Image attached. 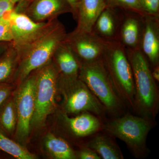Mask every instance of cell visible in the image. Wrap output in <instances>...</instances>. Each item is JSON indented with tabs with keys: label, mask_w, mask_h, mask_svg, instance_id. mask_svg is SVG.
<instances>
[{
	"label": "cell",
	"mask_w": 159,
	"mask_h": 159,
	"mask_svg": "<svg viewBox=\"0 0 159 159\" xmlns=\"http://www.w3.org/2000/svg\"><path fill=\"white\" fill-rule=\"evenodd\" d=\"M140 50L152 67L159 65V17L146 15Z\"/></svg>",
	"instance_id": "obj_14"
},
{
	"label": "cell",
	"mask_w": 159,
	"mask_h": 159,
	"mask_svg": "<svg viewBox=\"0 0 159 159\" xmlns=\"http://www.w3.org/2000/svg\"><path fill=\"white\" fill-rule=\"evenodd\" d=\"M146 15L159 17V0H139Z\"/></svg>",
	"instance_id": "obj_24"
},
{
	"label": "cell",
	"mask_w": 159,
	"mask_h": 159,
	"mask_svg": "<svg viewBox=\"0 0 159 159\" xmlns=\"http://www.w3.org/2000/svg\"><path fill=\"white\" fill-rule=\"evenodd\" d=\"M5 18H0V22H2V21L3 20L5 19Z\"/></svg>",
	"instance_id": "obj_33"
},
{
	"label": "cell",
	"mask_w": 159,
	"mask_h": 159,
	"mask_svg": "<svg viewBox=\"0 0 159 159\" xmlns=\"http://www.w3.org/2000/svg\"><path fill=\"white\" fill-rule=\"evenodd\" d=\"M14 5L10 0H0V18H6L13 11Z\"/></svg>",
	"instance_id": "obj_28"
},
{
	"label": "cell",
	"mask_w": 159,
	"mask_h": 159,
	"mask_svg": "<svg viewBox=\"0 0 159 159\" xmlns=\"http://www.w3.org/2000/svg\"><path fill=\"white\" fill-rule=\"evenodd\" d=\"M34 72V110L31 133L42 127L49 115L57 109L56 99L59 74L53 59Z\"/></svg>",
	"instance_id": "obj_5"
},
{
	"label": "cell",
	"mask_w": 159,
	"mask_h": 159,
	"mask_svg": "<svg viewBox=\"0 0 159 159\" xmlns=\"http://www.w3.org/2000/svg\"><path fill=\"white\" fill-rule=\"evenodd\" d=\"M52 59L61 75L78 76L81 62L64 41L56 49Z\"/></svg>",
	"instance_id": "obj_18"
},
{
	"label": "cell",
	"mask_w": 159,
	"mask_h": 159,
	"mask_svg": "<svg viewBox=\"0 0 159 159\" xmlns=\"http://www.w3.org/2000/svg\"><path fill=\"white\" fill-rule=\"evenodd\" d=\"M57 88V93L62 97L61 111L68 115L88 112L101 116L105 112L102 103L78 76L66 77L59 74Z\"/></svg>",
	"instance_id": "obj_7"
},
{
	"label": "cell",
	"mask_w": 159,
	"mask_h": 159,
	"mask_svg": "<svg viewBox=\"0 0 159 159\" xmlns=\"http://www.w3.org/2000/svg\"><path fill=\"white\" fill-rule=\"evenodd\" d=\"M106 6L105 0H79L74 17L77 23L75 30L91 33L97 18Z\"/></svg>",
	"instance_id": "obj_16"
},
{
	"label": "cell",
	"mask_w": 159,
	"mask_h": 159,
	"mask_svg": "<svg viewBox=\"0 0 159 159\" xmlns=\"http://www.w3.org/2000/svg\"><path fill=\"white\" fill-rule=\"evenodd\" d=\"M14 10L25 14L36 22L56 19L61 15L73 12L68 0H29L15 6Z\"/></svg>",
	"instance_id": "obj_10"
},
{
	"label": "cell",
	"mask_w": 159,
	"mask_h": 159,
	"mask_svg": "<svg viewBox=\"0 0 159 159\" xmlns=\"http://www.w3.org/2000/svg\"><path fill=\"white\" fill-rule=\"evenodd\" d=\"M34 80L33 72L14 90L17 122L13 139L25 146L31 133V122L34 115Z\"/></svg>",
	"instance_id": "obj_8"
},
{
	"label": "cell",
	"mask_w": 159,
	"mask_h": 159,
	"mask_svg": "<svg viewBox=\"0 0 159 159\" xmlns=\"http://www.w3.org/2000/svg\"><path fill=\"white\" fill-rule=\"evenodd\" d=\"M44 148L51 158L55 159H76V151L68 142L54 134H49L43 139Z\"/></svg>",
	"instance_id": "obj_20"
},
{
	"label": "cell",
	"mask_w": 159,
	"mask_h": 159,
	"mask_svg": "<svg viewBox=\"0 0 159 159\" xmlns=\"http://www.w3.org/2000/svg\"><path fill=\"white\" fill-rule=\"evenodd\" d=\"M58 122L61 130L64 135L71 139H84L91 136L102 129V124L97 116L84 112L70 117L60 111Z\"/></svg>",
	"instance_id": "obj_9"
},
{
	"label": "cell",
	"mask_w": 159,
	"mask_h": 159,
	"mask_svg": "<svg viewBox=\"0 0 159 159\" xmlns=\"http://www.w3.org/2000/svg\"><path fill=\"white\" fill-rule=\"evenodd\" d=\"M134 83L135 110L141 116L154 119L159 111V92L149 62L140 49L126 50Z\"/></svg>",
	"instance_id": "obj_2"
},
{
	"label": "cell",
	"mask_w": 159,
	"mask_h": 159,
	"mask_svg": "<svg viewBox=\"0 0 159 159\" xmlns=\"http://www.w3.org/2000/svg\"><path fill=\"white\" fill-rule=\"evenodd\" d=\"M152 74L154 79L157 82L159 81V65L153 67V70L152 71Z\"/></svg>",
	"instance_id": "obj_30"
},
{
	"label": "cell",
	"mask_w": 159,
	"mask_h": 159,
	"mask_svg": "<svg viewBox=\"0 0 159 159\" xmlns=\"http://www.w3.org/2000/svg\"><path fill=\"white\" fill-rule=\"evenodd\" d=\"M99 132L93 135L84 145L95 151L101 159H124L121 149L113 137L105 131Z\"/></svg>",
	"instance_id": "obj_17"
},
{
	"label": "cell",
	"mask_w": 159,
	"mask_h": 159,
	"mask_svg": "<svg viewBox=\"0 0 159 159\" xmlns=\"http://www.w3.org/2000/svg\"><path fill=\"white\" fill-rule=\"evenodd\" d=\"M14 90L11 84H0V106L8 99Z\"/></svg>",
	"instance_id": "obj_27"
},
{
	"label": "cell",
	"mask_w": 159,
	"mask_h": 159,
	"mask_svg": "<svg viewBox=\"0 0 159 159\" xmlns=\"http://www.w3.org/2000/svg\"><path fill=\"white\" fill-rule=\"evenodd\" d=\"M76 158L79 159H100V157L93 150L84 145L78 151H76Z\"/></svg>",
	"instance_id": "obj_26"
},
{
	"label": "cell",
	"mask_w": 159,
	"mask_h": 159,
	"mask_svg": "<svg viewBox=\"0 0 159 159\" xmlns=\"http://www.w3.org/2000/svg\"><path fill=\"white\" fill-rule=\"evenodd\" d=\"M66 34L65 27L56 19L34 39L20 48L15 47L19 62L11 84L18 85L32 72L50 62Z\"/></svg>",
	"instance_id": "obj_1"
},
{
	"label": "cell",
	"mask_w": 159,
	"mask_h": 159,
	"mask_svg": "<svg viewBox=\"0 0 159 159\" xmlns=\"http://www.w3.org/2000/svg\"><path fill=\"white\" fill-rule=\"evenodd\" d=\"M121 19L117 41L126 50L140 49L144 16L132 11L120 10Z\"/></svg>",
	"instance_id": "obj_13"
},
{
	"label": "cell",
	"mask_w": 159,
	"mask_h": 159,
	"mask_svg": "<svg viewBox=\"0 0 159 159\" xmlns=\"http://www.w3.org/2000/svg\"><path fill=\"white\" fill-rule=\"evenodd\" d=\"M14 90L0 106V131L13 139L17 122Z\"/></svg>",
	"instance_id": "obj_19"
},
{
	"label": "cell",
	"mask_w": 159,
	"mask_h": 159,
	"mask_svg": "<svg viewBox=\"0 0 159 159\" xmlns=\"http://www.w3.org/2000/svg\"><path fill=\"white\" fill-rule=\"evenodd\" d=\"M70 4L71 7H72V14H73V16L74 17L75 16V11H76V7H77V3L79 2V0H68Z\"/></svg>",
	"instance_id": "obj_31"
},
{
	"label": "cell",
	"mask_w": 159,
	"mask_h": 159,
	"mask_svg": "<svg viewBox=\"0 0 159 159\" xmlns=\"http://www.w3.org/2000/svg\"><path fill=\"white\" fill-rule=\"evenodd\" d=\"M104 42L102 58L105 68L119 97L135 110L134 83L126 49L118 41Z\"/></svg>",
	"instance_id": "obj_3"
},
{
	"label": "cell",
	"mask_w": 159,
	"mask_h": 159,
	"mask_svg": "<svg viewBox=\"0 0 159 159\" xmlns=\"http://www.w3.org/2000/svg\"><path fill=\"white\" fill-rule=\"evenodd\" d=\"M12 33L9 20L5 18L0 22V42H12Z\"/></svg>",
	"instance_id": "obj_25"
},
{
	"label": "cell",
	"mask_w": 159,
	"mask_h": 159,
	"mask_svg": "<svg viewBox=\"0 0 159 159\" xmlns=\"http://www.w3.org/2000/svg\"><path fill=\"white\" fill-rule=\"evenodd\" d=\"M28 1L29 0H10V2L14 5L15 6L22 5Z\"/></svg>",
	"instance_id": "obj_32"
},
{
	"label": "cell",
	"mask_w": 159,
	"mask_h": 159,
	"mask_svg": "<svg viewBox=\"0 0 159 159\" xmlns=\"http://www.w3.org/2000/svg\"><path fill=\"white\" fill-rule=\"evenodd\" d=\"M152 125V119L128 114L107 122L102 129L125 142L136 158H143L148 153L146 141Z\"/></svg>",
	"instance_id": "obj_6"
},
{
	"label": "cell",
	"mask_w": 159,
	"mask_h": 159,
	"mask_svg": "<svg viewBox=\"0 0 159 159\" xmlns=\"http://www.w3.org/2000/svg\"><path fill=\"white\" fill-rule=\"evenodd\" d=\"M18 62V53L12 43L0 57V84L12 83Z\"/></svg>",
	"instance_id": "obj_21"
},
{
	"label": "cell",
	"mask_w": 159,
	"mask_h": 159,
	"mask_svg": "<svg viewBox=\"0 0 159 159\" xmlns=\"http://www.w3.org/2000/svg\"><path fill=\"white\" fill-rule=\"evenodd\" d=\"M64 42L81 63L95 61L102 57L105 42L92 33L74 31L67 33Z\"/></svg>",
	"instance_id": "obj_11"
},
{
	"label": "cell",
	"mask_w": 159,
	"mask_h": 159,
	"mask_svg": "<svg viewBox=\"0 0 159 159\" xmlns=\"http://www.w3.org/2000/svg\"><path fill=\"white\" fill-rule=\"evenodd\" d=\"M78 77L102 103L106 111L115 117L122 116L125 104L115 90L102 57L81 63Z\"/></svg>",
	"instance_id": "obj_4"
},
{
	"label": "cell",
	"mask_w": 159,
	"mask_h": 159,
	"mask_svg": "<svg viewBox=\"0 0 159 159\" xmlns=\"http://www.w3.org/2000/svg\"><path fill=\"white\" fill-rule=\"evenodd\" d=\"M120 19V10L106 6L97 18L91 33L104 42L117 41Z\"/></svg>",
	"instance_id": "obj_15"
},
{
	"label": "cell",
	"mask_w": 159,
	"mask_h": 159,
	"mask_svg": "<svg viewBox=\"0 0 159 159\" xmlns=\"http://www.w3.org/2000/svg\"><path fill=\"white\" fill-rule=\"evenodd\" d=\"M7 18L11 27L13 37L12 44L16 48H20L37 37L54 20L36 22L25 14L14 10L11 11Z\"/></svg>",
	"instance_id": "obj_12"
},
{
	"label": "cell",
	"mask_w": 159,
	"mask_h": 159,
	"mask_svg": "<svg viewBox=\"0 0 159 159\" xmlns=\"http://www.w3.org/2000/svg\"><path fill=\"white\" fill-rule=\"evenodd\" d=\"M107 6L114 9L132 11L142 16L146 14L142 9L139 0H105Z\"/></svg>",
	"instance_id": "obj_23"
},
{
	"label": "cell",
	"mask_w": 159,
	"mask_h": 159,
	"mask_svg": "<svg viewBox=\"0 0 159 159\" xmlns=\"http://www.w3.org/2000/svg\"><path fill=\"white\" fill-rule=\"evenodd\" d=\"M12 44V42H0V57L8 49Z\"/></svg>",
	"instance_id": "obj_29"
},
{
	"label": "cell",
	"mask_w": 159,
	"mask_h": 159,
	"mask_svg": "<svg viewBox=\"0 0 159 159\" xmlns=\"http://www.w3.org/2000/svg\"><path fill=\"white\" fill-rule=\"evenodd\" d=\"M0 151L17 159H34L36 157L18 142L0 131Z\"/></svg>",
	"instance_id": "obj_22"
}]
</instances>
